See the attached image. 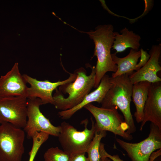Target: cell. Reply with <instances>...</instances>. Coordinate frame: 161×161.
Here are the masks:
<instances>
[{
    "instance_id": "1",
    "label": "cell",
    "mask_w": 161,
    "mask_h": 161,
    "mask_svg": "<svg viewBox=\"0 0 161 161\" xmlns=\"http://www.w3.org/2000/svg\"><path fill=\"white\" fill-rule=\"evenodd\" d=\"M91 72L87 75L86 70L81 67L75 71L77 77L74 81L61 85L53 96V105L59 110L71 109L81 103L94 87L95 66H90Z\"/></svg>"
},
{
    "instance_id": "2",
    "label": "cell",
    "mask_w": 161,
    "mask_h": 161,
    "mask_svg": "<svg viewBox=\"0 0 161 161\" xmlns=\"http://www.w3.org/2000/svg\"><path fill=\"white\" fill-rule=\"evenodd\" d=\"M88 34L95 44L93 57L96 56L97 60L95 67V73L94 88L98 86L101 80L108 72H115L117 66L113 62L111 51L114 41V27L111 24L98 25L95 30L87 32L80 31Z\"/></svg>"
},
{
    "instance_id": "3",
    "label": "cell",
    "mask_w": 161,
    "mask_h": 161,
    "mask_svg": "<svg viewBox=\"0 0 161 161\" xmlns=\"http://www.w3.org/2000/svg\"><path fill=\"white\" fill-rule=\"evenodd\" d=\"M129 76L125 74L112 78L113 85L102 101L101 107L119 108L123 115L124 121L129 127L126 132L131 134L136 131V129L130 108L133 84Z\"/></svg>"
},
{
    "instance_id": "4",
    "label": "cell",
    "mask_w": 161,
    "mask_h": 161,
    "mask_svg": "<svg viewBox=\"0 0 161 161\" xmlns=\"http://www.w3.org/2000/svg\"><path fill=\"white\" fill-rule=\"evenodd\" d=\"M92 127L88 129L87 119L82 121L84 129L78 131L69 123L65 121L60 126L58 136L59 142L63 150L71 157L81 153H86L95 132L94 121L91 118Z\"/></svg>"
},
{
    "instance_id": "5",
    "label": "cell",
    "mask_w": 161,
    "mask_h": 161,
    "mask_svg": "<svg viewBox=\"0 0 161 161\" xmlns=\"http://www.w3.org/2000/svg\"><path fill=\"white\" fill-rule=\"evenodd\" d=\"M25 132L12 124H0V161H21L25 148Z\"/></svg>"
},
{
    "instance_id": "6",
    "label": "cell",
    "mask_w": 161,
    "mask_h": 161,
    "mask_svg": "<svg viewBox=\"0 0 161 161\" xmlns=\"http://www.w3.org/2000/svg\"><path fill=\"white\" fill-rule=\"evenodd\" d=\"M84 108L91 113L95 120V132L108 131L126 140H130L133 139L132 135L126 132L129 126L119 113L117 108L99 107L91 103Z\"/></svg>"
},
{
    "instance_id": "7",
    "label": "cell",
    "mask_w": 161,
    "mask_h": 161,
    "mask_svg": "<svg viewBox=\"0 0 161 161\" xmlns=\"http://www.w3.org/2000/svg\"><path fill=\"white\" fill-rule=\"evenodd\" d=\"M148 136L141 141L129 143L117 138L116 141L127 153L131 161H149L150 155L161 148V130L151 123Z\"/></svg>"
},
{
    "instance_id": "8",
    "label": "cell",
    "mask_w": 161,
    "mask_h": 161,
    "mask_svg": "<svg viewBox=\"0 0 161 161\" xmlns=\"http://www.w3.org/2000/svg\"><path fill=\"white\" fill-rule=\"evenodd\" d=\"M42 105L43 103L39 98H27V119L23 130L28 139L32 138L38 132H45L57 137L59 134L60 126L53 125L43 115L40 109V106Z\"/></svg>"
},
{
    "instance_id": "9",
    "label": "cell",
    "mask_w": 161,
    "mask_h": 161,
    "mask_svg": "<svg viewBox=\"0 0 161 161\" xmlns=\"http://www.w3.org/2000/svg\"><path fill=\"white\" fill-rule=\"evenodd\" d=\"M27 98L24 96L0 97V121L24 129L27 119Z\"/></svg>"
},
{
    "instance_id": "10",
    "label": "cell",
    "mask_w": 161,
    "mask_h": 161,
    "mask_svg": "<svg viewBox=\"0 0 161 161\" xmlns=\"http://www.w3.org/2000/svg\"><path fill=\"white\" fill-rule=\"evenodd\" d=\"M23 76L26 82L30 85L27 89V98H38L41 99L43 105L48 103L53 105V91L61 85L74 81L77 74L74 71L73 73H70L69 77L66 79L55 82L48 80H39L26 74Z\"/></svg>"
},
{
    "instance_id": "11",
    "label": "cell",
    "mask_w": 161,
    "mask_h": 161,
    "mask_svg": "<svg viewBox=\"0 0 161 161\" xmlns=\"http://www.w3.org/2000/svg\"><path fill=\"white\" fill-rule=\"evenodd\" d=\"M150 58L146 63L139 70L134 72L129 76L134 84L142 81L151 83L161 82L157 73L161 70L159 60L161 54V44L153 45L149 51Z\"/></svg>"
},
{
    "instance_id": "12",
    "label": "cell",
    "mask_w": 161,
    "mask_h": 161,
    "mask_svg": "<svg viewBox=\"0 0 161 161\" xmlns=\"http://www.w3.org/2000/svg\"><path fill=\"white\" fill-rule=\"evenodd\" d=\"M27 83L19 72L18 63H15L11 70L0 77V97H26Z\"/></svg>"
},
{
    "instance_id": "13",
    "label": "cell",
    "mask_w": 161,
    "mask_h": 161,
    "mask_svg": "<svg viewBox=\"0 0 161 161\" xmlns=\"http://www.w3.org/2000/svg\"><path fill=\"white\" fill-rule=\"evenodd\" d=\"M161 82L151 83L144 107V119L140 127L141 131L148 121H150L161 130Z\"/></svg>"
},
{
    "instance_id": "14",
    "label": "cell",
    "mask_w": 161,
    "mask_h": 161,
    "mask_svg": "<svg viewBox=\"0 0 161 161\" xmlns=\"http://www.w3.org/2000/svg\"><path fill=\"white\" fill-rule=\"evenodd\" d=\"M113 85L112 78L105 74L96 89L87 95L83 101L76 106L71 109L58 112L59 116L63 119L67 120L77 111L92 102H96L101 103L107 92Z\"/></svg>"
},
{
    "instance_id": "15",
    "label": "cell",
    "mask_w": 161,
    "mask_h": 161,
    "mask_svg": "<svg viewBox=\"0 0 161 161\" xmlns=\"http://www.w3.org/2000/svg\"><path fill=\"white\" fill-rule=\"evenodd\" d=\"M120 33L121 34L117 32H114V41L112 48L116 50V53L123 52L129 48L139 50L141 39L139 35L129 30L126 27L121 30Z\"/></svg>"
},
{
    "instance_id": "16",
    "label": "cell",
    "mask_w": 161,
    "mask_h": 161,
    "mask_svg": "<svg viewBox=\"0 0 161 161\" xmlns=\"http://www.w3.org/2000/svg\"><path fill=\"white\" fill-rule=\"evenodd\" d=\"M151 84L148 81H142L133 85L131 97L136 108L134 116L137 123L143 120L144 108Z\"/></svg>"
},
{
    "instance_id": "17",
    "label": "cell",
    "mask_w": 161,
    "mask_h": 161,
    "mask_svg": "<svg viewBox=\"0 0 161 161\" xmlns=\"http://www.w3.org/2000/svg\"><path fill=\"white\" fill-rule=\"evenodd\" d=\"M116 52L112 54V58L114 63L117 65V71L112 75V77L115 78L120 75L127 74L130 75L136 71V66L138 60L140 56V50L136 51L131 49L129 54L123 58H119Z\"/></svg>"
},
{
    "instance_id": "18",
    "label": "cell",
    "mask_w": 161,
    "mask_h": 161,
    "mask_svg": "<svg viewBox=\"0 0 161 161\" xmlns=\"http://www.w3.org/2000/svg\"><path fill=\"white\" fill-rule=\"evenodd\" d=\"M106 131H102L99 132H95L86 152L89 161H100L101 157L99 148L100 141L103 138L106 136Z\"/></svg>"
},
{
    "instance_id": "19",
    "label": "cell",
    "mask_w": 161,
    "mask_h": 161,
    "mask_svg": "<svg viewBox=\"0 0 161 161\" xmlns=\"http://www.w3.org/2000/svg\"><path fill=\"white\" fill-rule=\"evenodd\" d=\"M49 135L45 132L40 131L36 132L32 139L33 143L32 148L29 154L28 161H33L36 154L41 145L48 139Z\"/></svg>"
},
{
    "instance_id": "20",
    "label": "cell",
    "mask_w": 161,
    "mask_h": 161,
    "mask_svg": "<svg viewBox=\"0 0 161 161\" xmlns=\"http://www.w3.org/2000/svg\"><path fill=\"white\" fill-rule=\"evenodd\" d=\"M44 161H69L70 156L58 147L48 149L43 155Z\"/></svg>"
},
{
    "instance_id": "21",
    "label": "cell",
    "mask_w": 161,
    "mask_h": 161,
    "mask_svg": "<svg viewBox=\"0 0 161 161\" xmlns=\"http://www.w3.org/2000/svg\"><path fill=\"white\" fill-rule=\"evenodd\" d=\"M100 154L101 157L108 158L112 161H124L121 159L118 154L112 155L108 153L104 148V144L100 143L99 148Z\"/></svg>"
},
{
    "instance_id": "22",
    "label": "cell",
    "mask_w": 161,
    "mask_h": 161,
    "mask_svg": "<svg viewBox=\"0 0 161 161\" xmlns=\"http://www.w3.org/2000/svg\"><path fill=\"white\" fill-rule=\"evenodd\" d=\"M140 59L136 66V71H137L143 67L148 60L150 55L146 51L144 50L142 48L140 49Z\"/></svg>"
},
{
    "instance_id": "23",
    "label": "cell",
    "mask_w": 161,
    "mask_h": 161,
    "mask_svg": "<svg viewBox=\"0 0 161 161\" xmlns=\"http://www.w3.org/2000/svg\"><path fill=\"white\" fill-rule=\"evenodd\" d=\"M86 153L78 154L71 157L69 161H89L88 157L85 155Z\"/></svg>"
},
{
    "instance_id": "24",
    "label": "cell",
    "mask_w": 161,
    "mask_h": 161,
    "mask_svg": "<svg viewBox=\"0 0 161 161\" xmlns=\"http://www.w3.org/2000/svg\"><path fill=\"white\" fill-rule=\"evenodd\" d=\"M161 148L156 152H153L150 156L149 161H154L156 158L161 155Z\"/></svg>"
},
{
    "instance_id": "25",
    "label": "cell",
    "mask_w": 161,
    "mask_h": 161,
    "mask_svg": "<svg viewBox=\"0 0 161 161\" xmlns=\"http://www.w3.org/2000/svg\"><path fill=\"white\" fill-rule=\"evenodd\" d=\"M106 158L104 157H101L100 161H106Z\"/></svg>"
},
{
    "instance_id": "26",
    "label": "cell",
    "mask_w": 161,
    "mask_h": 161,
    "mask_svg": "<svg viewBox=\"0 0 161 161\" xmlns=\"http://www.w3.org/2000/svg\"><path fill=\"white\" fill-rule=\"evenodd\" d=\"M106 161H111V160L108 158H106Z\"/></svg>"
},
{
    "instance_id": "27",
    "label": "cell",
    "mask_w": 161,
    "mask_h": 161,
    "mask_svg": "<svg viewBox=\"0 0 161 161\" xmlns=\"http://www.w3.org/2000/svg\"><path fill=\"white\" fill-rule=\"evenodd\" d=\"M2 122H1V121H0V124Z\"/></svg>"
},
{
    "instance_id": "28",
    "label": "cell",
    "mask_w": 161,
    "mask_h": 161,
    "mask_svg": "<svg viewBox=\"0 0 161 161\" xmlns=\"http://www.w3.org/2000/svg\"><path fill=\"white\" fill-rule=\"evenodd\" d=\"M161 161V160H158V161Z\"/></svg>"
}]
</instances>
